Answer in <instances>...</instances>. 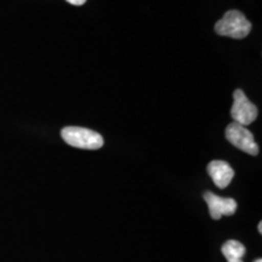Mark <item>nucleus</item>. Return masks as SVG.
I'll use <instances>...</instances> for the list:
<instances>
[{"instance_id":"nucleus-1","label":"nucleus","mask_w":262,"mask_h":262,"mask_svg":"<svg viewBox=\"0 0 262 262\" xmlns=\"http://www.w3.org/2000/svg\"><path fill=\"white\" fill-rule=\"evenodd\" d=\"M67 145L81 149H98L103 146V137L96 131L80 126H67L61 131Z\"/></svg>"},{"instance_id":"nucleus-2","label":"nucleus","mask_w":262,"mask_h":262,"mask_svg":"<svg viewBox=\"0 0 262 262\" xmlns=\"http://www.w3.org/2000/svg\"><path fill=\"white\" fill-rule=\"evenodd\" d=\"M215 31L222 37L243 39L250 33L251 24L241 11L231 10L226 12L220 21L216 22Z\"/></svg>"},{"instance_id":"nucleus-3","label":"nucleus","mask_w":262,"mask_h":262,"mask_svg":"<svg viewBox=\"0 0 262 262\" xmlns=\"http://www.w3.org/2000/svg\"><path fill=\"white\" fill-rule=\"evenodd\" d=\"M233 106L231 108V117L234 123L247 126L254 123L258 116L257 107L251 102L244 94L243 90L238 89L233 93Z\"/></svg>"},{"instance_id":"nucleus-4","label":"nucleus","mask_w":262,"mask_h":262,"mask_svg":"<svg viewBox=\"0 0 262 262\" xmlns=\"http://www.w3.org/2000/svg\"><path fill=\"white\" fill-rule=\"evenodd\" d=\"M226 139L234 147L250 156L258 155V146L254 135L247 127L238 123H231L226 127Z\"/></svg>"},{"instance_id":"nucleus-5","label":"nucleus","mask_w":262,"mask_h":262,"mask_svg":"<svg viewBox=\"0 0 262 262\" xmlns=\"http://www.w3.org/2000/svg\"><path fill=\"white\" fill-rule=\"evenodd\" d=\"M204 199L214 220H220L222 216H231L237 211L238 204L233 198H222L211 192H205Z\"/></svg>"},{"instance_id":"nucleus-6","label":"nucleus","mask_w":262,"mask_h":262,"mask_svg":"<svg viewBox=\"0 0 262 262\" xmlns=\"http://www.w3.org/2000/svg\"><path fill=\"white\" fill-rule=\"evenodd\" d=\"M208 172L212 181L219 188L224 189L231 183L234 178V170L227 162L224 160H212L208 165Z\"/></svg>"},{"instance_id":"nucleus-7","label":"nucleus","mask_w":262,"mask_h":262,"mask_svg":"<svg viewBox=\"0 0 262 262\" xmlns=\"http://www.w3.org/2000/svg\"><path fill=\"white\" fill-rule=\"evenodd\" d=\"M222 254L227 258V262H243V256L247 249L241 242L227 241L222 245Z\"/></svg>"},{"instance_id":"nucleus-8","label":"nucleus","mask_w":262,"mask_h":262,"mask_svg":"<svg viewBox=\"0 0 262 262\" xmlns=\"http://www.w3.org/2000/svg\"><path fill=\"white\" fill-rule=\"evenodd\" d=\"M66 2H68L72 5L80 6V5H84L85 3H86V0H66Z\"/></svg>"},{"instance_id":"nucleus-9","label":"nucleus","mask_w":262,"mask_h":262,"mask_svg":"<svg viewBox=\"0 0 262 262\" xmlns=\"http://www.w3.org/2000/svg\"><path fill=\"white\" fill-rule=\"evenodd\" d=\"M258 232H260V233H262V222H260V224H258Z\"/></svg>"},{"instance_id":"nucleus-10","label":"nucleus","mask_w":262,"mask_h":262,"mask_svg":"<svg viewBox=\"0 0 262 262\" xmlns=\"http://www.w3.org/2000/svg\"><path fill=\"white\" fill-rule=\"evenodd\" d=\"M255 262H262V260H261V258H258V260H256Z\"/></svg>"}]
</instances>
